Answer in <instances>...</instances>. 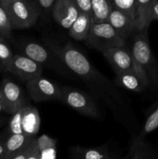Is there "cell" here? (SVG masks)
Instances as JSON below:
<instances>
[{"mask_svg":"<svg viewBox=\"0 0 158 159\" xmlns=\"http://www.w3.org/2000/svg\"><path fill=\"white\" fill-rule=\"evenodd\" d=\"M153 20H158V0H152L147 14V24L149 26Z\"/></svg>","mask_w":158,"mask_h":159,"instance_id":"28","label":"cell"},{"mask_svg":"<svg viewBox=\"0 0 158 159\" xmlns=\"http://www.w3.org/2000/svg\"><path fill=\"white\" fill-rule=\"evenodd\" d=\"M70 154L73 158L76 159H116L119 158L105 145L91 148L73 146Z\"/></svg>","mask_w":158,"mask_h":159,"instance_id":"14","label":"cell"},{"mask_svg":"<svg viewBox=\"0 0 158 159\" xmlns=\"http://www.w3.org/2000/svg\"><path fill=\"white\" fill-rule=\"evenodd\" d=\"M20 49L22 54L35 61L43 68H49L66 76L70 75V70L45 43L42 44L36 41L23 42Z\"/></svg>","mask_w":158,"mask_h":159,"instance_id":"5","label":"cell"},{"mask_svg":"<svg viewBox=\"0 0 158 159\" xmlns=\"http://www.w3.org/2000/svg\"><path fill=\"white\" fill-rule=\"evenodd\" d=\"M2 110H5V107H4V103H3L2 100L0 99V111Z\"/></svg>","mask_w":158,"mask_h":159,"instance_id":"32","label":"cell"},{"mask_svg":"<svg viewBox=\"0 0 158 159\" xmlns=\"http://www.w3.org/2000/svg\"><path fill=\"white\" fill-rule=\"evenodd\" d=\"M157 158V153L153 146L140 134L133 135L128 153L122 157L124 159H156Z\"/></svg>","mask_w":158,"mask_h":159,"instance_id":"13","label":"cell"},{"mask_svg":"<svg viewBox=\"0 0 158 159\" xmlns=\"http://www.w3.org/2000/svg\"><path fill=\"white\" fill-rule=\"evenodd\" d=\"M135 61V72L147 87L158 85V61L148 39V28L133 34L130 47Z\"/></svg>","mask_w":158,"mask_h":159,"instance_id":"2","label":"cell"},{"mask_svg":"<svg viewBox=\"0 0 158 159\" xmlns=\"http://www.w3.org/2000/svg\"><path fill=\"white\" fill-rule=\"evenodd\" d=\"M92 22L105 21L113 7L112 0H91Z\"/></svg>","mask_w":158,"mask_h":159,"instance_id":"20","label":"cell"},{"mask_svg":"<svg viewBox=\"0 0 158 159\" xmlns=\"http://www.w3.org/2000/svg\"><path fill=\"white\" fill-rule=\"evenodd\" d=\"M2 100L5 111L12 114L24 106L28 105L25 102V97L20 87L15 82L9 79H4L1 86Z\"/></svg>","mask_w":158,"mask_h":159,"instance_id":"11","label":"cell"},{"mask_svg":"<svg viewBox=\"0 0 158 159\" xmlns=\"http://www.w3.org/2000/svg\"><path fill=\"white\" fill-rule=\"evenodd\" d=\"M136 1V31L149 28L147 24V14L152 0H135Z\"/></svg>","mask_w":158,"mask_h":159,"instance_id":"21","label":"cell"},{"mask_svg":"<svg viewBox=\"0 0 158 159\" xmlns=\"http://www.w3.org/2000/svg\"><path fill=\"white\" fill-rule=\"evenodd\" d=\"M5 69L23 81L41 75L43 67L24 54H13L9 65Z\"/></svg>","mask_w":158,"mask_h":159,"instance_id":"8","label":"cell"},{"mask_svg":"<svg viewBox=\"0 0 158 159\" xmlns=\"http://www.w3.org/2000/svg\"><path fill=\"white\" fill-rule=\"evenodd\" d=\"M6 1H9V0H0V2H6Z\"/></svg>","mask_w":158,"mask_h":159,"instance_id":"34","label":"cell"},{"mask_svg":"<svg viewBox=\"0 0 158 159\" xmlns=\"http://www.w3.org/2000/svg\"><path fill=\"white\" fill-rule=\"evenodd\" d=\"M13 54L9 45L5 41L4 37L0 36V62L5 68L7 67L12 59Z\"/></svg>","mask_w":158,"mask_h":159,"instance_id":"26","label":"cell"},{"mask_svg":"<svg viewBox=\"0 0 158 159\" xmlns=\"http://www.w3.org/2000/svg\"><path fill=\"white\" fill-rule=\"evenodd\" d=\"M12 159H40V150L37 145V137L18 153L14 155Z\"/></svg>","mask_w":158,"mask_h":159,"instance_id":"23","label":"cell"},{"mask_svg":"<svg viewBox=\"0 0 158 159\" xmlns=\"http://www.w3.org/2000/svg\"><path fill=\"white\" fill-rule=\"evenodd\" d=\"M55 1L56 0H36V2L40 7L42 12L46 15L51 12V9Z\"/></svg>","mask_w":158,"mask_h":159,"instance_id":"30","label":"cell"},{"mask_svg":"<svg viewBox=\"0 0 158 159\" xmlns=\"http://www.w3.org/2000/svg\"><path fill=\"white\" fill-rule=\"evenodd\" d=\"M113 6L122 11L136 21V1L135 0H112Z\"/></svg>","mask_w":158,"mask_h":159,"instance_id":"24","label":"cell"},{"mask_svg":"<svg viewBox=\"0 0 158 159\" xmlns=\"http://www.w3.org/2000/svg\"><path fill=\"white\" fill-rule=\"evenodd\" d=\"M40 127V116L38 110L30 105H26L22 117V128L25 134L37 137Z\"/></svg>","mask_w":158,"mask_h":159,"instance_id":"15","label":"cell"},{"mask_svg":"<svg viewBox=\"0 0 158 159\" xmlns=\"http://www.w3.org/2000/svg\"><path fill=\"white\" fill-rule=\"evenodd\" d=\"M156 129H158V99L149 109L148 114L140 131V135L145 138Z\"/></svg>","mask_w":158,"mask_h":159,"instance_id":"22","label":"cell"},{"mask_svg":"<svg viewBox=\"0 0 158 159\" xmlns=\"http://www.w3.org/2000/svg\"><path fill=\"white\" fill-rule=\"evenodd\" d=\"M2 89H1V86H0V99H2Z\"/></svg>","mask_w":158,"mask_h":159,"instance_id":"33","label":"cell"},{"mask_svg":"<svg viewBox=\"0 0 158 159\" xmlns=\"http://www.w3.org/2000/svg\"><path fill=\"white\" fill-rule=\"evenodd\" d=\"M7 14L12 30L32 27L42 14V10L33 0H9L0 2Z\"/></svg>","mask_w":158,"mask_h":159,"instance_id":"3","label":"cell"},{"mask_svg":"<svg viewBox=\"0 0 158 159\" xmlns=\"http://www.w3.org/2000/svg\"><path fill=\"white\" fill-rule=\"evenodd\" d=\"M50 12L55 23L68 30L78 16L80 11L74 0H56Z\"/></svg>","mask_w":158,"mask_h":159,"instance_id":"10","label":"cell"},{"mask_svg":"<svg viewBox=\"0 0 158 159\" xmlns=\"http://www.w3.org/2000/svg\"><path fill=\"white\" fill-rule=\"evenodd\" d=\"M77 5L80 12H84L92 17V7H91V0H74Z\"/></svg>","mask_w":158,"mask_h":159,"instance_id":"29","label":"cell"},{"mask_svg":"<svg viewBox=\"0 0 158 159\" xmlns=\"http://www.w3.org/2000/svg\"><path fill=\"white\" fill-rule=\"evenodd\" d=\"M43 43L57 54L70 71L83 81L115 114L122 115L126 110L123 95L118 91L115 84L93 66L81 51L71 43L60 44L47 38L43 40Z\"/></svg>","mask_w":158,"mask_h":159,"instance_id":"1","label":"cell"},{"mask_svg":"<svg viewBox=\"0 0 158 159\" xmlns=\"http://www.w3.org/2000/svg\"><path fill=\"white\" fill-rule=\"evenodd\" d=\"M12 30L7 14L0 5V36L4 38H9Z\"/></svg>","mask_w":158,"mask_h":159,"instance_id":"27","label":"cell"},{"mask_svg":"<svg viewBox=\"0 0 158 159\" xmlns=\"http://www.w3.org/2000/svg\"><path fill=\"white\" fill-rule=\"evenodd\" d=\"M114 82V84L117 87L135 93H141L147 88L135 71H126L116 74Z\"/></svg>","mask_w":158,"mask_h":159,"instance_id":"17","label":"cell"},{"mask_svg":"<svg viewBox=\"0 0 158 159\" xmlns=\"http://www.w3.org/2000/svg\"><path fill=\"white\" fill-rule=\"evenodd\" d=\"M6 153L4 142L0 141V159H6Z\"/></svg>","mask_w":158,"mask_h":159,"instance_id":"31","label":"cell"},{"mask_svg":"<svg viewBox=\"0 0 158 159\" xmlns=\"http://www.w3.org/2000/svg\"><path fill=\"white\" fill-rule=\"evenodd\" d=\"M116 74L135 71V61L130 48L124 46L113 47L102 53Z\"/></svg>","mask_w":158,"mask_h":159,"instance_id":"9","label":"cell"},{"mask_svg":"<svg viewBox=\"0 0 158 159\" xmlns=\"http://www.w3.org/2000/svg\"><path fill=\"white\" fill-rule=\"evenodd\" d=\"M107 21L112 26L119 36L126 42L136 32V21L127 14L113 6L108 15Z\"/></svg>","mask_w":158,"mask_h":159,"instance_id":"12","label":"cell"},{"mask_svg":"<svg viewBox=\"0 0 158 159\" xmlns=\"http://www.w3.org/2000/svg\"><path fill=\"white\" fill-rule=\"evenodd\" d=\"M26 89L30 99L35 102L60 100L61 95L60 87L42 75L28 80Z\"/></svg>","mask_w":158,"mask_h":159,"instance_id":"7","label":"cell"},{"mask_svg":"<svg viewBox=\"0 0 158 159\" xmlns=\"http://www.w3.org/2000/svg\"><path fill=\"white\" fill-rule=\"evenodd\" d=\"M91 23V16L84 12H80L71 27L68 29L70 37L77 41H85L88 38Z\"/></svg>","mask_w":158,"mask_h":159,"instance_id":"16","label":"cell"},{"mask_svg":"<svg viewBox=\"0 0 158 159\" xmlns=\"http://www.w3.org/2000/svg\"><path fill=\"white\" fill-rule=\"evenodd\" d=\"M34 138L35 137L28 136L24 133L11 134L4 142L6 153V159H12L14 155L26 147Z\"/></svg>","mask_w":158,"mask_h":159,"instance_id":"18","label":"cell"},{"mask_svg":"<svg viewBox=\"0 0 158 159\" xmlns=\"http://www.w3.org/2000/svg\"><path fill=\"white\" fill-rule=\"evenodd\" d=\"M85 42L88 47L102 54L110 48L126 44L107 20L92 22L88 38Z\"/></svg>","mask_w":158,"mask_h":159,"instance_id":"4","label":"cell"},{"mask_svg":"<svg viewBox=\"0 0 158 159\" xmlns=\"http://www.w3.org/2000/svg\"><path fill=\"white\" fill-rule=\"evenodd\" d=\"M24 107H23L12 114V116L9 124V129L11 134L23 133V128H22V117H23Z\"/></svg>","mask_w":158,"mask_h":159,"instance_id":"25","label":"cell"},{"mask_svg":"<svg viewBox=\"0 0 158 159\" xmlns=\"http://www.w3.org/2000/svg\"><path fill=\"white\" fill-rule=\"evenodd\" d=\"M40 150V159H55L57 158V140L46 134L37 138Z\"/></svg>","mask_w":158,"mask_h":159,"instance_id":"19","label":"cell"},{"mask_svg":"<svg viewBox=\"0 0 158 159\" xmlns=\"http://www.w3.org/2000/svg\"><path fill=\"white\" fill-rule=\"evenodd\" d=\"M60 100L81 114L91 118L101 117V111L94 99L85 92L68 86L60 87Z\"/></svg>","mask_w":158,"mask_h":159,"instance_id":"6","label":"cell"}]
</instances>
